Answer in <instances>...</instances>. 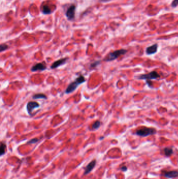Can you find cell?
<instances>
[{
	"instance_id": "cell-13",
	"label": "cell",
	"mask_w": 178,
	"mask_h": 179,
	"mask_svg": "<svg viewBox=\"0 0 178 179\" xmlns=\"http://www.w3.org/2000/svg\"><path fill=\"white\" fill-rule=\"evenodd\" d=\"M163 152H164V154H165V156L167 157L170 156L173 154V149L171 148H169V147L165 148L163 149Z\"/></svg>"
},
{
	"instance_id": "cell-2",
	"label": "cell",
	"mask_w": 178,
	"mask_h": 179,
	"mask_svg": "<svg viewBox=\"0 0 178 179\" xmlns=\"http://www.w3.org/2000/svg\"><path fill=\"white\" fill-rule=\"evenodd\" d=\"M156 132L157 131L155 128L144 127L138 129L135 134L141 137H147L149 135L155 134Z\"/></svg>"
},
{
	"instance_id": "cell-10",
	"label": "cell",
	"mask_w": 178,
	"mask_h": 179,
	"mask_svg": "<svg viewBox=\"0 0 178 179\" xmlns=\"http://www.w3.org/2000/svg\"><path fill=\"white\" fill-rule=\"evenodd\" d=\"M158 49V45L157 44H154L151 46H149V47L147 48L146 50V54L147 55H153L155 54Z\"/></svg>"
},
{
	"instance_id": "cell-8",
	"label": "cell",
	"mask_w": 178,
	"mask_h": 179,
	"mask_svg": "<svg viewBox=\"0 0 178 179\" xmlns=\"http://www.w3.org/2000/svg\"><path fill=\"white\" fill-rule=\"evenodd\" d=\"M162 175L167 178H175L178 177V171H170L163 172Z\"/></svg>"
},
{
	"instance_id": "cell-7",
	"label": "cell",
	"mask_w": 178,
	"mask_h": 179,
	"mask_svg": "<svg viewBox=\"0 0 178 179\" xmlns=\"http://www.w3.org/2000/svg\"><path fill=\"white\" fill-rule=\"evenodd\" d=\"M67 58H64L57 60L52 63V65L51 66V69H56L57 68L59 67L60 66L64 65L67 62Z\"/></svg>"
},
{
	"instance_id": "cell-4",
	"label": "cell",
	"mask_w": 178,
	"mask_h": 179,
	"mask_svg": "<svg viewBox=\"0 0 178 179\" xmlns=\"http://www.w3.org/2000/svg\"><path fill=\"white\" fill-rule=\"evenodd\" d=\"M160 75L156 71H151L148 74L141 75L139 76V79L144 80H155L160 78Z\"/></svg>"
},
{
	"instance_id": "cell-5",
	"label": "cell",
	"mask_w": 178,
	"mask_h": 179,
	"mask_svg": "<svg viewBox=\"0 0 178 179\" xmlns=\"http://www.w3.org/2000/svg\"><path fill=\"white\" fill-rule=\"evenodd\" d=\"M76 9V6L74 5H71L66 12V16L67 19L72 20L74 19L75 11Z\"/></svg>"
},
{
	"instance_id": "cell-19",
	"label": "cell",
	"mask_w": 178,
	"mask_h": 179,
	"mask_svg": "<svg viewBox=\"0 0 178 179\" xmlns=\"http://www.w3.org/2000/svg\"><path fill=\"white\" fill-rule=\"evenodd\" d=\"M38 141V139L37 138H34V139H32L30 140V141L28 142V144H35L36 142H37Z\"/></svg>"
},
{
	"instance_id": "cell-14",
	"label": "cell",
	"mask_w": 178,
	"mask_h": 179,
	"mask_svg": "<svg viewBox=\"0 0 178 179\" xmlns=\"http://www.w3.org/2000/svg\"><path fill=\"white\" fill-rule=\"evenodd\" d=\"M33 99H47V96L43 93H38L36 94L32 97Z\"/></svg>"
},
{
	"instance_id": "cell-6",
	"label": "cell",
	"mask_w": 178,
	"mask_h": 179,
	"mask_svg": "<svg viewBox=\"0 0 178 179\" xmlns=\"http://www.w3.org/2000/svg\"><path fill=\"white\" fill-rule=\"evenodd\" d=\"M39 106V104L38 102H33V101L28 102L27 104V106H26L28 114L29 115L32 114V111Z\"/></svg>"
},
{
	"instance_id": "cell-17",
	"label": "cell",
	"mask_w": 178,
	"mask_h": 179,
	"mask_svg": "<svg viewBox=\"0 0 178 179\" xmlns=\"http://www.w3.org/2000/svg\"><path fill=\"white\" fill-rule=\"evenodd\" d=\"M8 48V45H6L5 44H2L1 45V52H3V51H5L6 50H7Z\"/></svg>"
},
{
	"instance_id": "cell-21",
	"label": "cell",
	"mask_w": 178,
	"mask_h": 179,
	"mask_svg": "<svg viewBox=\"0 0 178 179\" xmlns=\"http://www.w3.org/2000/svg\"><path fill=\"white\" fill-rule=\"evenodd\" d=\"M121 170L122 171L125 172L126 171V170H128V168L125 166H123V167H122L121 168Z\"/></svg>"
},
{
	"instance_id": "cell-3",
	"label": "cell",
	"mask_w": 178,
	"mask_h": 179,
	"mask_svg": "<svg viewBox=\"0 0 178 179\" xmlns=\"http://www.w3.org/2000/svg\"><path fill=\"white\" fill-rule=\"evenodd\" d=\"M127 52V50L125 49L117 50L114 52L109 53L106 57L104 59L105 61H111L114 60L116 59L121 55H125Z\"/></svg>"
},
{
	"instance_id": "cell-22",
	"label": "cell",
	"mask_w": 178,
	"mask_h": 179,
	"mask_svg": "<svg viewBox=\"0 0 178 179\" xmlns=\"http://www.w3.org/2000/svg\"><path fill=\"white\" fill-rule=\"evenodd\" d=\"M101 1V2H106L107 1H108L109 0H100Z\"/></svg>"
},
{
	"instance_id": "cell-11",
	"label": "cell",
	"mask_w": 178,
	"mask_h": 179,
	"mask_svg": "<svg viewBox=\"0 0 178 179\" xmlns=\"http://www.w3.org/2000/svg\"><path fill=\"white\" fill-rule=\"evenodd\" d=\"M96 164V161L95 160H93V161L90 162L89 164L87 166L86 168H85L84 172L85 175L90 173L92 170L94 169Z\"/></svg>"
},
{
	"instance_id": "cell-20",
	"label": "cell",
	"mask_w": 178,
	"mask_h": 179,
	"mask_svg": "<svg viewBox=\"0 0 178 179\" xmlns=\"http://www.w3.org/2000/svg\"><path fill=\"white\" fill-rule=\"evenodd\" d=\"M99 63H100V61H95V62H94V63H92L90 66H91L92 67H96L97 66H98V65H99Z\"/></svg>"
},
{
	"instance_id": "cell-1",
	"label": "cell",
	"mask_w": 178,
	"mask_h": 179,
	"mask_svg": "<svg viewBox=\"0 0 178 179\" xmlns=\"http://www.w3.org/2000/svg\"><path fill=\"white\" fill-rule=\"evenodd\" d=\"M86 81V79L82 75H80L76 79L74 82L71 83L68 87H67L65 93L67 94H69L71 93L74 92L75 90L76 89L77 87L79 85H81L82 83H84Z\"/></svg>"
},
{
	"instance_id": "cell-15",
	"label": "cell",
	"mask_w": 178,
	"mask_h": 179,
	"mask_svg": "<svg viewBox=\"0 0 178 179\" xmlns=\"http://www.w3.org/2000/svg\"><path fill=\"white\" fill-rule=\"evenodd\" d=\"M6 150V145L5 143H3V142H1V147H0V154L1 156H2L3 154H4Z\"/></svg>"
},
{
	"instance_id": "cell-18",
	"label": "cell",
	"mask_w": 178,
	"mask_h": 179,
	"mask_svg": "<svg viewBox=\"0 0 178 179\" xmlns=\"http://www.w3.org/2000/svg\"><path fill=\"white\" fill-rule=\"evenodd\" d=\"M178 5V0H173L171 3V6L172 8H176Z\"/></svg>"
},
{
	"instance_id": "cell-16",
	"label": "cell",
	"mask_w": 178,
	"mask_h": 179,
	"mask_svg": "<svg viewBox=\"0 0 178 179\" xmlns=\"http://www.w3.org/2000/svg\"><path fill=\"white\" fill-rule=\"evenodd\" d=\"M100 125H101L100 122L99 121H97L92 125V128L93 129H98Z\"/></svg>"
},
{
	"instance_id": "cell-9",
	"label": "cell",
	"mask_w": 178,
	"mask_h": 179,
	"mask_svg": "<svg viewBox=\"0 0 178 179\" xmlns=\"http://www.w3.org/2000/svg\"><path fill=\"white\" fill-rule=\"evenodd\" d=\"M46 66L43 64L42 63H38L32 66L31 70L32 72H35L37 71H43L46 69Z\"/></svg>"
},
{
	"instance_id": "cell-12",
	"label": "cell",
	"mask_w": 178,
	"mask_h": 179,
	"mask_svg": "<svg viewBox=\"0 0 178 179\" xmlns=\"http://www.w3.org/2000/svg\"><path fill=\"white\" fill-rule=\"evenodd\" d=\"M41 12L43 14L48 15V14H50V13H51V10L49 6H48L47 5H45L42 6L41 8Z\"/></svg>"
}]
</instances>
